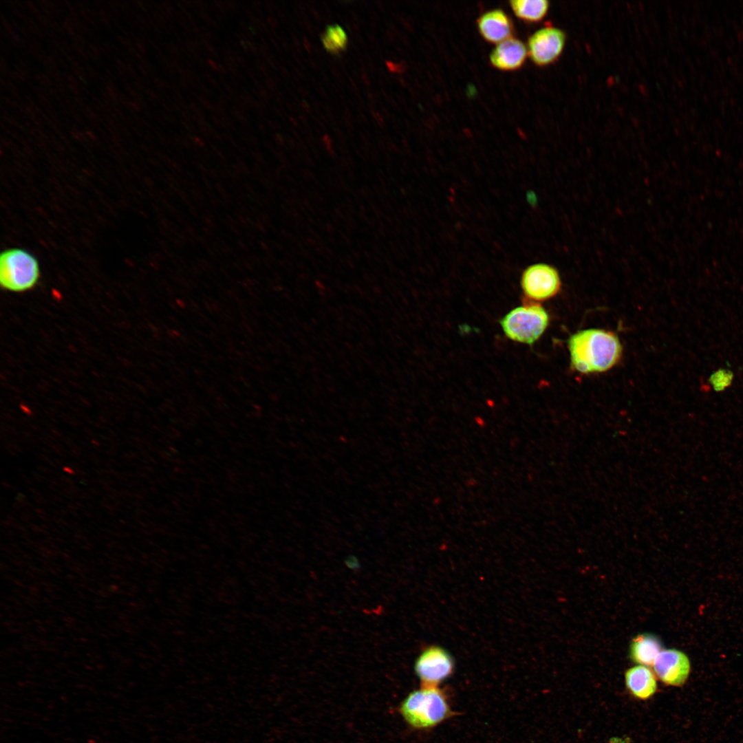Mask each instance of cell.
I'll list each match as a JSON object with an SVG mask.
<instances>
[{
    "mask_svg": "<svg viewBox=\"0 0 743 743\" xmlns=\"http://www.w3.org/2000/svg\"><path fill=\"white\" fill-rule=\"evenodd\" d=\"M520 286L526 299L543 301L559 292L561 279L555 267L546 263H537L524 269L521 276Z\"/></svg>",
    "mask_w": 743,
    "mask_h": 743,
    "instance_id": "cell-5",
    "label": "cell"
},
{
    "mask_svg": "<svg viewBox=\"0 0 743 743\" xmlns=\"http://www.w3.org/2000/svg\"><path fill=\"white\" fill-rule=\"evenodd\" d=\"M662 643L655 634L642 633L634 636L629 644V656L635 663L644 666L654 665L663 650Z\"/></svg>",
    "mask_w": 743,
    "mask_h": 743,
    "instance_id": "cell-12",
    "label": "cell"
},
{
    "mask_svg": "<svg viewBox=\"0 0 743 743\" xmlns=\"http://www.w3.org/2000/svg\"><path fill=\"white\" fill-rule=\"evenodd\" d=\"M400 711L405 720L417 729L435 727L452 715L446 694L438 687H422L402 702Z\"/></svg>",
    "mask_w": 743,
    "mask_h": 743,
    "instance_id": "cell-2",
    "label": "cell"
},
{
    "mask_svg": "<svg viewBox=\"0 0 743 743\" xmlns=\"http://www.w3.org/2000/svg\"><path fill=\"white\" fill-rule=\"evenodd\" d=\"M509 3L518 18L532 23L541 21L550 8V3L546 0H513Z\"/></svg>",
    "mask_w": 743,
    "mask_h": 743,
    "instance_id": "cell-13",
    "label": "cell"
},
{
    "mask_svg": "<svg viewBox=\"0 0 743 743\" xmlns=\"http://www.w3.org/2000/svg\"><path fill=\"white\" fill-rule=\"evenodd\" d=\"M528 54L526 45L519 39L511 37L499 43L491 51V65L502 71H512L521 67Z\"/></svg>",
    "mask_w": 743,
    "mask_h": 743,
    "instance_id": "cell-10",
    "label": "cell"
},
{
    "mask_svg": "<svg viewBox=\"0 0 743 743\" xmlns=\"http://www.w3.org/2000/svg\"><path fill=\"white\" fill-rule=\"evenodd\" d=\"M571 367L581 374L603 372L620 360L622 345L612 332L591 328L573 334L568 341Z\"/></svg>",
    "mask_w": 743,
    "mask_h": 743,
    "instance_id": "cell-1",
    "label": "cell"
},
{
    "mask_svg": "<svg viewBox=\"0 0 743 743\" xmlns=\"http://www.w3.org/2000/svg\"><path fill=\"white\" fill-rule=\"evenodd\" d=\"M654 670L658 679L667 685L680 687L687 681L690 660L683 652L676 649H663L658 655Z\"/></svg>",
    "mask_w": 743,
    "mask_h": 743,
    "instance_id": "cell-8",
    "label": "cell"
},
{
    "mask_svg": "<svg viewBox=\"0 0 743 743\" xmlns=\"http://www.w3.org/2000/svg\"><path fill=\"white\" fill-rule=\"evenodd\" d=\"M499 324L509 339L532 345L547 329L549 316L543 307L533 303L511 310L501 319Z\"/></svg>",
    "mask_w": 743,
    "mask_h": 743,
    "instance_id": "cell-4",
    "label": "cell"
},
{
    "mask_svg": "<svg viewBox=\"0 0 743 743\" xmlns=\"http://www.w3.org/2000/svg\"><path fill=\"white\" fill-rule=\"evenodd\" d=\"M322 41L325 48L330 52L335 53L341 50L327 33L322 35Z\"/></svg>",
    "mask_w": 743,
    "mask_h": 743,
    "instance_id": "cell-15",
    "label": "cell"
},
{
    "mask_svg": "<svg viewBox=\"0 0 743 743\" xmlns=\"http://www.w3.org/2000/svg\"><path fill=\"white\" fill-rule=\"evenodd\" d=\"M41 276L37 259L28 251L8 248L0 256V283L6 290L23 292L32 290Z\"/></svg>",
    "mask_w": 743,
    "mask_h": 743,
    "instance_id": "cell-3",
    "label": "cell"
},
{
    "mask_svg": "<svg viewBox=\"0 0 743 743\" xmlns=\"http://www.w3.org/2000/svg\"><path fill=\"white\" fill-rule=\"evenodd\" d=\"M454 667V660L446 649L431 646L418 656L414 669L422 687H438L453 674Z\"/></svg>",
    "mask_w": 743,
    "mask_h": 743,
    "instance_id": "cell-6",
    "label": "cell"
},
{
    "mask_svg": "<svg viewBox=\"0 0 743 743\" xmlns=\"http://www.w3.org/2000/svg\"><path fill=\"white\" fill-rule=\"evenodd\" d=\"M478 30L489 43H499L513 37L514 25L510 17L502 9L484 12L477 20Z\"/></svg>",
    "mask_w": 743,
    "mask_h": 743,
    "instance_id": "cell-9",
    "label": "cell"
},
{
    "mask_svg": "<svg viewBox=\"0 0 743 743\" xmlns=\"http://www.w3.org/2000/svg\"><path fill=\"white\" fill-rule=\"evenodd\" d=\"M335 42L340 50L344 48L347 44V36L344 30L338 25L330 26L326 32Z\"/></svg>",
    "mask_w": 743,
    "mask_h": 743,
    "instance_id": "cell-14",
    "label": "cell"
},
{
    "mask_svg": "<svg viewBox=\"0 0 743 743\" xmlns=\"http://www.w3.org/2000/svg\"><path fill=\"white\" fill-rule=\"evenodd\" d=\"M625 682L629 692L640 700L652 698L657 690L654 674L644 665H638L628 669L625 673Z\"/></svg>",
    "mask_w": 743,
    "mask_h": 743,
    "instance_id": "cell-11",
    "label": "cell"
},
{
    "mask_svg": "<svg viewBox=\"0 0 743 743\" xmlns=\"http://www.w3.org/2000/svg\"><path fill=\"white\" fill-rule=\"evenodd\" d=\"M566 43L564 31L551 24L546 25L528 38V54L535 65L546 66L559 59Z\"/></svg>",
    "mask_w": 743,
    "mask_h": 743,
    "instance_id": "cell-7",
    "label": "cell"
},
{
    "mask_svg": "<svg viewBox=\"0 0 743 743\" xmlns=\"http://www.w3.org/2000/svg\"><path fill=\"white\" fill-rule=\"evenodd\" d=\"M387 67L391 71L394 72H402L403 70V65L402 64L396 65L391 62L387 63Z\"/></svg>",
    "mask_w": 743,
    "mask_h": 743,
    "instance_id": "cell-16",
    "label": "cell"
},
{
    "mask_svg": "<svg viewBox=\"0 0 743 743\" xmlns=\"http://www.w3.org/2000/svg\"><path fill=\"white\" fill-rule=\"evenodd\" d=\"M63 470H64V471H65L68 474H74V470L72 468L68 467V466H65L63 468Z\"/></svg>",
    "mask_w": 743,
    "mask_h": 743,
    "instance_id": "cell-17",
    "label": "cell"
}]
</instances>
